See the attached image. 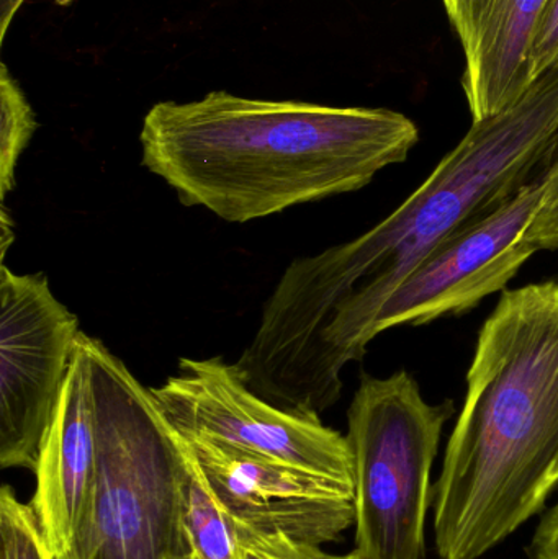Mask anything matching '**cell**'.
<instances>
[{
  "label": "cell",
  "mask_w": 558,
  "mask_h": 559,
  "mask_svg": "<svg viewBox=\"0 0 558 559\" xmlns=\"http://www.w3.org/2000/svg\"><path fill=\"white\" fill-rule=\"evenodd\" d=\"M558 156V68L520 100L474 121L431 176L353 241L298 258L262 308L236 361L245 383L281 409L320 417L363 360L387 299L455 229L547 173Z\"/></svg>",
  "instance_id": "6da1fadb"
},
{
  "label": "cell",
  "mask_w": 558,
  "mask_h": 559,
  "mask_svg": "<svg viewBox=\"0 0 558 559\" xmlns=\"http://www.w3.org/2000/svg\"><path fill=\"white\" fill-rule=\"evenodd\" d=\"M419 130L389 108L261 100L215 91L159 102L141 128V163L186 206L245 225L369 186L405 163Z\"/></svg>",
  "instance_id": "7a4b0ae2"
},
{
  "label": "cell",
  "mask_w": 558,
  "mask_h": 559,
  "mask_svg": "<svg viewBox=\"0 0 558 559\" xmlns=\"http://www.w3.org/2000/svg\"><path fill=\"white\" fill-rule=\"evenodd\" d=\"M558 486V280L504 289L482 325L467 394L432 488L441 559H480Z\"/></svg>",
  "instance_id": "3957f363"
},
{
  "label": "cell",
  "mask_w": 558,
  "mask_h": 559,
  "mask_svg": "<svg viewBox=\"0 0 558 559\" xmlns=\"http://www.w3.org/2000/svg\"><path fill=\"white\" fill-rule=\"evenodd\" d=\"M94 388L98 462L94 492L64 559H183L182 437L130 368L82 334Z\"/></svg>",
  "instance_id": "277c9868"
},
{
  "label": "cell",
  "mask_w": 558,
  "mask_h": 559,
  "mask_svg": "<svg viewBox=\"0 0 558 559\" xmlns=\"http://www.w3.org/2000/svg\"><path fill=\"white\" fill-rule=\"evenodd\" d=\"M451 400L429 404L408 371L363 374L347 411L353 453L354 559H426L431 473Z\"/></svg>",
  "instance_id": "5b68a950"
},
{
  "label": "cell",
  "mask_w": 558,
  "mask_h": 559,
  "mask_svg": "<svg viewBox=\"0 0 558 559\" xmlns=\"http://www.w3.org/2000/svg\"><path fill=\"white\" fill-rule=\"evenodd\" d=\"M164 416L182 436L353 483L347 437L320 417L281 409L249 390L235 364L222 357L180 358L179 373L150 388Z\"/></svg>",
  "instance_id": "8992f818"
},
{
  "label": "cell",
  "mask_w": 558,
  "mask_h": 559,
  "mask_svg": "<svg viewBox=\"0 0 558 559\" xmlns=\"http://www.w3.org/2000/svg\"><path fill=\"white\" fill-rule=\"evenodd\" d=\"M78 316L43 274L0 267V466L35 473L78 352Z\"/></svg>",
  "instance_id": "52a82bcc"
},
{
  "label": "cell",
  "mask_w": 558,
  "mask_h": 559,
  "mask_svg": "<svg viewBox=\"0 0 558 559\" xmlns=\"http://www.w3.org/2000/svg\"><path fill=\"white\" fill-rule=\"evenodd\" d=\"M547 173L436 246L387 299L373 325L376 337L396 325L464 314L488 296L504 292L539 252L527 231L546 197Z\"/></svg>",
  "instance_id": "ba28073f"
},
{
  "label": "cell",
  "mask_w": 558,
  "mask_h": 559,
  "mask_svg": "<svg viewBox=\"0 0 558 559\" xmlns=\"http://www.w3.org/2000/svg\"><path fill=\"white\" fill-rule=\"evenodd\" d=\"M210 488L238 527L323 547L354 527L353 483L182 436Z\"/></svg>",
  "instance_id": "9c48e42d"
},
{
  "label": "cell",
  "mask_w": 558,
  "mask_h": 559,
  "mask_svg": "<svg viewBox=\"0 0 558 559\" xmlns=\"http://www.w3.org/2000/svg\"><path fill=\"white\" fill-rule=\"evenodd\" d=\"M82 334L33 473L36 486L28 502L56 559L71 551L97 478L94 388Z\"/></svg>",
  "instance_id": "30bf717a"
},
{
  "label": "cell",
  "mask_w": 558,
  "mask_h": 559,
  "mask_svg": "<svg viewBox=\"0 0 558 559\" xmlns=\"http://www.w3.org/2000/svg\"><path fill=\"white\" fill-rule=\"evenodd\" d=\"M550 0H442L464 51L472 123L500 114L533 84L531 49Z\"/></svg>",
  "instance_id": "8fae6325"
},
{
  "label": "cell",
  "mask_w": 558,
  "mask_h": 559,
  "mask_svg": "<svg viewBox=\"0 0 558 559\" xmlns=\"http://www.w3.org/2000/svg\"><path fill=\"white\" fill-rule=\"evenodd\" d=\"M183 442V440H182ZM186 447V443H183ZM182 479V525L197 559H242L238 525L223 509L202 469L187 450Z\"/></svg>",
  "instance_id": "7c38bea8"
},
{
  "label": "cell",
  "mask_w": 558,
  "mask_h": 559,
  "mask_svg": "<svg viewBox=\"0 0 558 559\" xmlns=\"http://www.w3.org/2000/svg\"><path fill=\"white\" fill-rule=\"evenodd\" d=\"M35 114L20 85L2 64L0 72V199L15 189V173L20 156L35 133Z\"/></svg>",
  "instance_id": "4fadbf2b"
},
{
  "label": "cell",
  "mask_w": 558,
  "mask_h": 559,
  "mask_svg": "<svg viewBox=\"0 0 558 559\" xmlns=\"http://www.w3.org/2000/svg\"><path fill=\"white\" fill-rule=\"evenodd\" d=\"M0 559H56L32 506L20 501L12 486L0 491Z\"/></svg>",
  "instance_id": "5bb4252c"
},
{
  "label": "cell",
  "mask_w": 558,
  "mask_h": 559,
  "mask_svg": "<svg viewBox=\"0 0 558 559\" xmlns=\"http://www.w3.org/2000/svg\"><path fill=\"white\" fill-rule=\"evenodd\" d=\"M242 559H354L351 554L333 555L321 547L290 540L282 535H262L238 527Z\"/></svg>",
  "instance_id": "9a60e30c"
},
{
  "label": "cell",
  "mask_w": 558,
  "mask_h": 559,
  "mask_svg": "<svg viewBox=\"0 0 558 559\" xmlns=\"http://www.w3.org/2000/svg\"><path fill=\"white\" fill-rule=\"evenodd\" d=\"M558 68V0H550L531 49V78Z\"/></svg>",
  "instance_id": "2e32d148"
},
{
  "label": "cell",
  "mask_w": 558,
  "mask_h": 559,
  "mask_svg": "<svg viewBox=\"0 0 558 559\" xmlns=\"http://www.w3.org/2000/svg\"><path fill=\"white\" fill-rule=\"evenodd\" d=\"M527 239L537 251H557L558 249V182L547 183L546 197L536 219L527 231Z\"/></svg>",
  "instance_id": "e0dca14e"
},
{
  "label": "cell",
  "mask_w": 558,
  "mask_h": 559,
  "mask_svg": "<svg viewBox=\"0 0 558 559\" xmlns=\"http://www.w3.org/2000/svg\"><path fill=\"white\" fill-rule=\"evenodd\" d=\"M527 554L533 559H558V502L537 525Z\"/></svg>",
  "instance_id": "ac0fdd59"
},
{
  "label": "cell",
  "mask_w": 558,
  "mask_h": 559,
  "mask_svg": "<svg viewBox=\"0 0 558 559\" xmlns=\"http://www.w3.org/2000/svg\"><path fill=\"white\" fill-rule=\"evenodd\" d=\"M2 222H0V228H2V238H0V241H2V261L5 259L7 251H9V246L12 245L13 238H15V235H13V219L10 218L9 213H7L5 205L2 206Z\"/></svg>",
  "instance_id": "d6986e66"
},
{
  "label": "cell",
  "mask_w": 558,
  "mask_h": 559,
  "mask_svg": "<svg viewBox=\"0 0 558 559\" xmlns=\"http://www.w3.org/2000/svg\"><path fill=\"white\" fill-rule=\"evenodd\" d=\"M3 2H7V0H3ZM10 2H12V7H10L9 13H15V10L19 9L23 0H10ZM7 28H9V16H7L5 22L2 23V36L5 35Z\"/></svg>",
  "instance_id": "ffe728a7"
},
{
  "label": "cell",
  "mask_w": 558,
  "mask_h": 559,
  "mask_svg": "<svg viewBox=\"0 0 558 559\" xmlns=\"http://www.w3.org/2000/svg\"><path fill=\"white\" fill-rule=\"evenodd\" d=\"M183 559H197V558H195V557H193V555H189V557L183 558Z\"/></svg>",
  "instance_id": "44dd1931"
}]
</instances>
